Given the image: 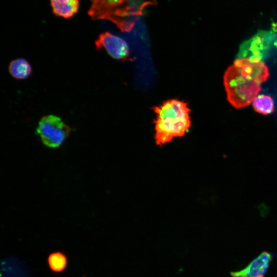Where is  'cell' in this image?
<instances>
[{
  "label": "cell",
  "instance_id": "277c9868",
  "mask_svg": "<svg viewBox=\"0 0 277 277\" xmlns=\"http://www.w3.org/2000/svg\"><path fill=\"white\" fill-rule=\"evenodd\" d=\"M36 130L44 145L56 148L68 137L71 129L60 117L49 114L41 118Z\"/></svg>",
  "mask_w": 277,
  "mask_h": 277
},
{
  "label": "cell",
  "instance_id": "8fae6325",
  "mask_svg": "<svg viewBox=\"0 0 277 277\" xmlns=\"http://www.w3.org/2000/svg\"><path fill=\"white\" fill-rule=\"evenodd\" d=\"M3 277H27L26 271L18 260L7 259L2 264Z\"/></svg>",
  "mask_w": 277,
  "mask_h": 277
},
{
  "label": "cell",
  "instance_id": "ba28073f",
  "mask_svg": "<svg viewBox=\"0 0 277 277\" xmlns=\"http://www.w3.org/2000/svg\"><path fill=\"white\" fill-rule=\"evenodd\" d=\"M8 70L10 75L15 79L23 80L28 78L31 75L32 68L27 60L18 58L10 62Z\"/></svg>",
  "mask_w": 277,
  "mask_h": 277
},
{
  "label": "cell",
  "instance_id": "52a82bcc",
  "mask_svg": "<svg viewBox=\"0 0 277 277\" xmlns=\"http://www.w3.org/2000/svg\"><path fill=\"white\" fill-rule=\"evenodd\" d=\"M53 13L60 17H72L79 10L80 0H50Z\"/></svg>",
  "mask_w": 277,
  "mask_h": 277
},
{
  "label": "cell",
  "instance_id": "6da1fadb",
  "mask_svg": "<svg viewBox=\"0 0 277 277\" xmlns=\"http://www.w3.org/2000/svg\"><path fill=\"white\" fill-rule=\"evenodd\" d=\"M269 76L267 66L261 61L239 57L228 68L224 75L228 102L237 109L252 103L261 90V84Z\"/></svg>",
  "mask_w": 277,
  "mask_h": 277
},
{
  "label": "cell",
  "instance_id": "30bf717a",
  "mask_svg": "<svg viewBox=\"0 0 277 277\" xmlns=\"http://www.w3.org/2000/svg\"><path fill=\"white\" fill-rule=\"evenodd\" d=\"M254 110L261 114L267 115L274 111V100L269 95L261 94L252 102Z\"/></svg>",
  "mask_w": 277,
  "mask_h": 277
},
{
  "label": "cell",
  "instance_id": "7a4b0ae2",
  "mask_svg": "<svg viewBox=\"0 0 277 277\" xmlns=\"http://www.w3.org/2000/svg\"><path fill=\"white\" fill-rule=\"evenodd\" d=\"M89 16L94 20H107L123 32L131 31L144 9L156 0H90Z\"/></svg>",
  "mask_w": 277,
  "mask_h": 277
},
{
  "label": "cell",
  "instance_id": "5b68a950",
  "mask_svg": "<svg viewBox=\"0 0 277 277\" xmlns=\"http://www.w3.org/2000/svg\"><path fill=\"white\" fill-rule=\"evenodd\" d=\"M97 50L105 49L112 58L127 60L129 56V48L127 43L122 38L112 33L105 31L101 33L95 41Z\"/></svg>",
  "mask_w": 277,
  "mask_h": 277
},
{
  "label": "cell",
  "instance_id": "7c38bea8",
  "mask_svg": "<svg viewBox=\"0 0 277 277\" xmlns=\"http://www.w3.org/2000/svg\"><path fill=\"white\" fill-rule=\"evenodd\" d=\"M274 44V45L277 47V39H276V40L275 41Z\"/></svg>",
  "mask_w": 277,
  "mask_h": 277
},
{
  "label": "cell",
  "instance_id": "9c48e42d",
  "mask_svg": "<svg viewBox=\"0 0 277 277\" xmlns=\"http://www.w3.org/2000/svg\"><path fill=\"white\" fill-rule=\"evenodd\" d=\"M47 263L50 269L54 273H61L68 266V259L65 253L57 251L49 254Z\"/></svg>",
  "mask_w": 277,
  "mask_h": 277
},
{
  "label": "cell",
  "instance_id": "8992f818",
  "mask_svg": "<svg viewBox=\"0 0 277 277\" xmlns=\"http://www.w3.org/2000/svg\"><path fill=\"white\" fill-rule=\"evenodd\" d=\"M272 260L267 251L261 252L242 269L230 272L231 277H264Z\"/></svg>",
  "mask_w": 277,
  "mask_h": 277
},
{
  "label": "cell",
  "instance_id": "4fadbf2b",
  "mask_svg": "<svg viewBox=\"0 0 277 277\" xmlns=\"http://www.w3.org/2000/svg\"><path fill=\"white\" fill-rule=\"evenodd\" d=\"M83 277H85V276H83Z\"/></svg>",
  "mask_w": 277,
  "mask_h": 277
},
{
  "label": "cell",
  "instance_id": "3957f363",
  "mask_svg": "<svg viewBox=\"0 0 277 277\" xmlns=\"http://www.w3.org/2000/svg\"><path fill=\"white\" fill-rule=\"evenodd\" d=\"M152 109L156 114L154 138L157 145L162 146L174 138L184 136L191 126V110L185 102L168 100Z\"/></svg>",
  "mask_w": 277,
  "mask_h": 277
}]
</instances>
